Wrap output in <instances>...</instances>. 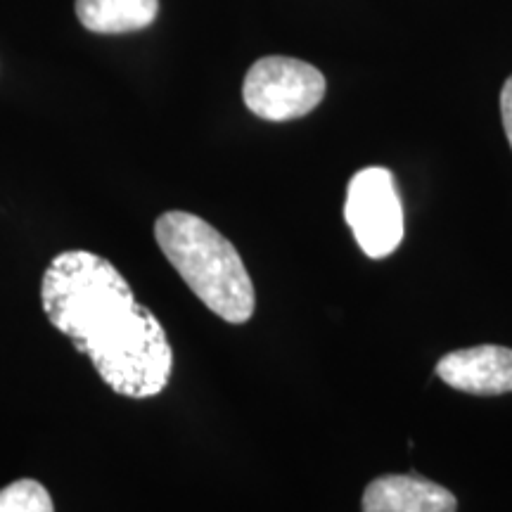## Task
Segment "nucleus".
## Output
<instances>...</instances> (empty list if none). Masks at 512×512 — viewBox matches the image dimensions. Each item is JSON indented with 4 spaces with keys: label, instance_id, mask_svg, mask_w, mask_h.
Segmentation results:
<instances>
[{
    "label": "nucleus",
    "instance_id": "obj_7",
    "mask_svg": "<svg viewBox=\"0 0 512 512\" xmlns=\"http://www.w3.org/2000/svg\"><path fill=\"white\" fill-rule=\"evenodd\" d=\"M74 8L93 34H131L155 22L159 0H76Z\"/></svg>",
    "mask_w": 512,
    "mask_h": 512
},
{
    "label": "nucleus",
    "instance_id": "obj_8",
    "mask_svg": "<svg viewBox=\"0 0 512 512\" xmlns=\"http://www.w3.org/2000/svg\"><path fill=\"white\" fill-rule=\"evenodd\" d=\"M0 512H55L53 498L36 479H17L0 491Z\"/></svg>",
    "mask_w": 512,
    "mask_h": 512
},
{
    "label": "nucleus",
    "instance_id": "obj_6",
    "mask_svg": "<svg viewBox=\"0 0 512 512\" xmlns=\"http://www.w3.org/2000/svg\"><path fill=\"white\" fill-rule=\"evenodd\" d=\"M451 491L415 475H382L363 491V512H456Z\"/></svg>",
    "mask_w": 512,
    "mask_h": 512
},
{
    "label": "nucleus",
    "instance_id": "obj_5",
    "mask_svg": "<svg viewBox=\"0 0 512 512\" xmlns=\"http://www.w3.org/2000/svg\"><path fill=\"white\" fill-rule=\"evenodd\" d=\"M437 375L448 387L475 396L512 392V349L482 344L458 349L437 363Z\"/></svg>",
    "mask_w": 512,
    "mask_h": 512
},
{
    "label": "nucleus",
    "instance_id": "obj_1",
    "mask_svg": "<svg viewBox=\"0 0 512 512\" xmlns=\"http://www.w3.org/2000/svg\"><path fill=\"white\" fill-rule=\"evenodd\" d=\"M41 302L112 392L128 399L164 392L174 370L169 337L110 261L86 249L57 254L43 275Z\"/></svg>",
    "mask_w": 512,
    "mask_h": 512
},
{
    "label": "nucleus",
    "instance_id": "obj_3",
    "mask_svg": "<svg viewBox=\"0 0 512 512\" xmlns=\"http://www.w3.org/2000/svg\"><path fill=\"white\" fill-rule=\"evenodd\" d=\"M325 95V76L309 62L271 55L252 64L242 86L247 110L266 121H290L316 110Z\"/></svg>",
    "mask_w": 512,
    "mask_h": 512
},
{
    "label": "nucleus",
    "instance_id": "obj_4",
    "mask_svg": "<svg viewBox=\"0 0 512 512\" xmlns=\"http://www.w3.org/2000/svg\"><path fill=\"white\" fill-rule=\"evenodd\" d=\"M344 219L370 259L394 254L403 242V204L392 171L368 166L349 181Z\"/></svg>",
    "mask_w": 512,
    "mask_h": 512
},
{
    "label": "nucleus",
    "instance_id": "obj_9",
    "mask_svg": "<svg viewBox=\"0 0 512 512\" xmlns=\"http://www.w3.org/2000/svg\"><path fill=\"white\" fill-rule=\"evenodd\" d=\"M501 117H503L505 136H508V143L512 147V76L505 81L501 91Z\"/></svg>",
    "mask_w": 512,
    "mask_h": 512
},
{
    "label": "nucleus",
    "instance_id": "obj_2",
    "mask_svg": "<svg viewBox=\"0 0 512 512\" xmlns=\"http://www.w3.org/2000/svg\"><path fill=\"white\" fill-rule=\"evenodd\" d=\"M157 245L197 299L226 323L254 316V285L233 242L188 211H166L155 223Z\"/></svg>",
    "mask_w": 512,
    "mask_h": 512
}]
</instances>
